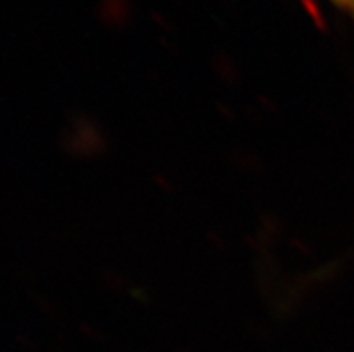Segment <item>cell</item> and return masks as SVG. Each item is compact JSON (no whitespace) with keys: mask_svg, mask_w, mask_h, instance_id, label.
<instances>
[{"mask_svg":"<svg viewBox=\"0 0 354 352\" xmlns=\"http://www.w3.org/2000/svg\"><path fill=\"white\" fill-rule=\"evenodd\" d=\"M308 2H310V6H313V0H308ZM328 2L354 20V0H328Z\"/></svg>","mask_w":354,"mask_h":352,"instance_id":"1","label":"cell"}]
</instances>
